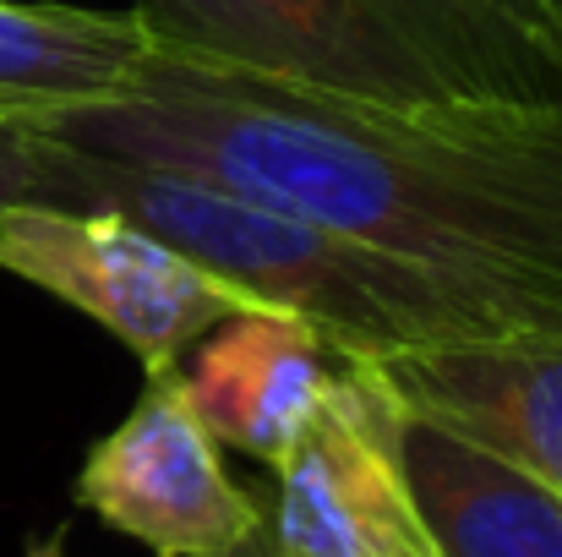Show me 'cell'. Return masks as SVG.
I'll return each instance as SVG.
<instances>
[{
	"label": "cell",
	"mask_w": 562,
	"mask_h": 557,
	"mask_svg": "<svg viewBox=\"0 0 562 557\" xmlns=\"http://www.w3.org/2000/svg\"><path fill=\"white\" fill-rule=\"evenodd\" d=\"M27 126L367 241L508 334H562V99L372 104L154 49L115 99Z\"/></svg>",
	"instance_id": "6da1fadb"
},
{
	"label": "cell",
	"mask_w": 562,
	"mask_h": 557,
	"mask_svg": "<svg viewBox=\"0 0 562 557\" xmlns=\"http://www.w3.org/2000/svg\"><path fill=\"white\" fill-rule=\"evenodd\" d=\"M154 49L372 104L562 99L552 0H137Z\"/></svg>",
	"instance_id": "7a4b0ae2"
},
{
	"label": "cell",
	"mask_w": 562,
	"mask_h": 557,
	"mask_svg": "<svg viewBox=\"0 0 562 557\" xmlns=\"http://www.w3.org/2000/svg\"><path fill=\"white\" fill-rule=\"evenodd\" d=\"M55 143V137H49ZM49 208H104L176 246L207 279L229 285L246 307L301 318L345 361H382L404 350H431L453 339L508 334L459 301L431 274L350 241L301 213L262 208L251 197L191 181L181 170L99 159L55 143V202Z\"/></svg>",
	"instance_id": "3957f363"
},
{
	"label": "cell",
	"mask_w": 562,
	"mask_h": 557,
	"mask_svg": "<svg viewBox=\"0 0 562 557\" xmlns=\"http://www.w3.org/2000/svg\"><path fill=\"white\" fill-rule=\"evenodd\" d=\"M0 268L110 328L143 371L181 367L213 323L246 312L229 285L104 208H0Z\"/></svg>",
	"instance_id": "277c9868"
},
{
	"label": "cell",
	"mask_w": 562,
	"mask_h": 557,
	"mask_svg": "<svg viewBox=\"0 0 562 557\" xmlns=\"http://www.w3.org/2000/svg\"><path fill=\"white\" fill-rule=\"evenodd\" d=\"M77 503L159 557H229L262 531V503L229 481L218 443L191 415L181 367L148 371L132 415L93 443Z\"/></svg>",
	"instance_id": "5b68a950"
},
{
	"label": "cell",
	"mask_w": 562,
	"mask_h": 557,
	"mask_svg": "<svg viewBox=\"0 0 562 557\" xmlns=\"http://www.w3.org/2000/svg\"><path fill=\"white\" fill-rule=\"evenodd\" d=\"M262 531L279 557H437L387 443V393L367 361H345L328 399L273 465Z\"/></svg>",
	"instance_id": "8992f818"
},
{
	"label": "cell",
	"mask_w": 562,
	"mask_h": 557,
	"mask_svg": "<svg viewBox=\"0 0 562 557\" xmlns=\"http://www.w3.org/2000/svg\"><path fill=\"white\" fill-rule=\"evenodd\" d=\"M367 367L398 404L514 459L562 492V334H492Z\"/></svg>",
	"instance_id": "52a82bcc"
},
{
	"label": "cell",
	"mask_w": 562,
	"mask_h": 557,
	"mask_svg": "<svg viewBox=\"0 0 562 557\" xmlns=\"http://www.w3.org/2000/svg\"><path fill=\"white\" fill-rule=\"evenodd\" d=\"M382 382V377H376ZM387 393V443L437 557H562V492Z\"/></svg>",
	"instance_id": "ba28073f"
},
{
	"label": "cell",
	"mask_w": 562,
	"mask_h": 557,
	"mask_svg": "<svg viewBox=\"0 0 562 557\" xmlns=\"http://www.w3.org/2000/svg\"><path fill=\"white\" fill-rule=\"evenodd\" d=\"M339 367L345 356H334L328 339L301 318L246 307L191 345L181 388L213 443L240 448L273 470L328 399Z\"/></svg>",
	"instance_id": "9c48e42d"
},
{
	"label": "cell",
	"mask_w": 562,
	"mask_h": 557,
	"mask_svg": "<svg viewBox=\"0 0 562 557\" xmlns=\"http://www.w3.org/2000/svg\"><path fill=\"white\" fill-rule=\"evenodd\" d=\"M148 55L154 38L137 11L0 0V115L33 121L115 99Z\"/></svg>",
	"instance_id": "30bf717a"
},
{
	"label": "cell",
	"mask_w": 562,
	"mask_h": 557,
	"mask_svg": "<svg viewBox=\"0 0 562 557\" xmlns=\"http://www.w3.org/2000/svg\"><path fill=\"white\" fill-rule=\"evenodd\" d=\"M55 202V143L27 121L0 115V208Z\"/></svg>",
	"instance_id": "8fae6325"
},
{
	"label": "cell",
	"mask_w": 562,
	"mask_h": 557,
	"mask_svg": "<svg viewBox=\"0 0 562 557\" xmlns=\"http://www.w3.org/2000/svg\"><path fill=\"white\" fill-rule=\"evenodd\" d=\"M229 557H279V547L268 542V531H257V536H251V542H246L240 553H229Z\"/></svg>",
	"instance_id": "7c38bea8"
},
{
	"label": "cell",
	"mask_w": 562,
	"mask_h": 557,
	"mask_svg": "<svg viewBox=\"0 0 562 557\" xmlns=\"http://www.w3.org/2000/svg\"><path fill=\"white\" fill-rule=\"evenodd\" d=\"M27 557H60V547L55 542H38V547H27Z\"/></svg>",
	"instance_id": "4fadbf2b"
},
{
	"label": "cell",
	"mask_w": 562,
	"mask_h": 557,
	"mask_svg": "<svg viewBox=\"0 0 562 557\" xmlns=\"http://www.w3.org/2000/svg\"><path fill=\"white\" fill-rule=\"evenodd\" d=\"M552 5H558V11H562V0H552Z\"/></svg>",
	"instance_id": "5bb4252c"
}]
</instances>
